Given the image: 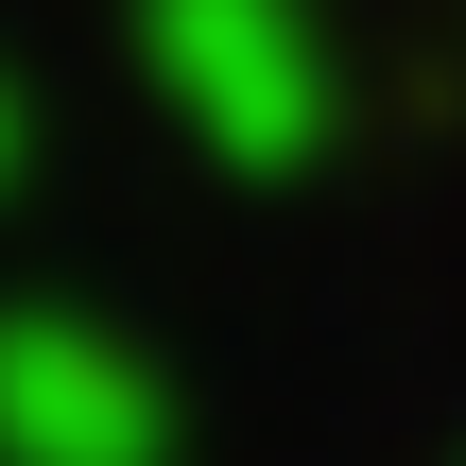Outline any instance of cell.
I'll use <instances>...</instances> for the list:
<instances>
[{
	"instance_id": "6da1fadb",
	"label": "cell",
	"mask_w": 466,
	"mask_h": 466,
	"mask_svg": "<svg viewBox=\"0 0 466 466\" xmlns=\"http://www.w3.org/2000/svg\"><path fill=\"white\" fill-rule=\"evenodd\" d=\"M138 52L225 173H311L329 156V35L294 0H138Z\"/></svg>"
},
{
	"instance_id": "7a4b0ae2",
	"label": "cell",
	"mask_w": 466,
	"mask_h": 466,
	"mask_svg": "<svg viewBox=\"0 0 466 466\" xmlns=\"http://www.w3.org/2000/svg\"><path fill=\"white\" fill-rule=\"evenodd\" d=\"M0 450L17 466H173V398L138 346L69 329V311H17L0 329Z\"/></svg>"
}]
</instances>
